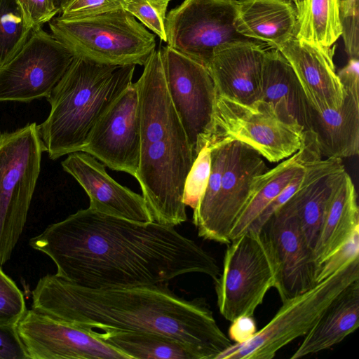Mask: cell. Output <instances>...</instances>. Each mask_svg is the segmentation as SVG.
<instances>
[{"instance_id":"6da1fadb","label":"cell","mask_w":359,"mask_h":359,"mask_svg":"<svg viewBox=\"0 0 359 359\" xmlns=\"http://www.w3.org/2000/svg\"><path fill=\"white\" fill-rule=\"evenodd\" d=\"M49 257L60 278L92 289L168 283L190 273L215 280L216 259L175 226L81 209L29 240Z\"/></svg>"},{"instance_id":"7a4b0ae2","label":"cell","mask_w":359,"mask_h":359,"mask_svg":"<svg viewBox=\"0 0 359 359\" xmlns=\"http://www.w3.org/2000/svg\"><path fill=\"white\" fill-rule=\"evenodd\" d=\"M32 309L86 332H150L184 341L217 359L232 341L203 298L185 299L168 283L92 289L56 274L41 277L32 292Z\"/></svg>"},{"instance_id":"3957f363","label":"cell","mask_w":359,"mask_h":359,"mask_svg":"<svg viewBox=\"0 0 359 359\" xmlns=\"http://www.w3.org/2000/svg\"><path fill=\"white\" fill-rule=\"evenodd\" d=\"M143 66L135 82L140 122L135 178L152 222L175 226L187 219L184 187L196 158L168 94L160 48Z\"/></svg>"},{"instance_id":"277c9868","label":"cell","mask_w":359,"mask_h":359,"mask_svg":"<svg viewBox=\"0 0 359 359\" xmlns=\"http://www.w3.org/2000/svg\"><path fill=\"white\" fill-rule=\"evenodd\" d=\"M135 68L74 57L46 97L50 113L38 125L43 151L50 159L82 151L99 118L133 83Z\"/></svg>"},{"instance_id":"5b68a950","label":"cell","mask_w":359,"mask_h":359,"mask_svg":"<svg viewBox=\"0 0 359 359\" xmlns=\"http://www.w3.org/2000/svg\"><path fill=\"white\" fill-rule=\"evenodd\" d=\"M52 35L75 56L109 65H144L156 48L155 35L121 9L80 18H53Z\"/></svg>"},{"instance_id":"8992f818","label":"cell","mask_w":359,"mask_h":359,"mask_svg":"<svg viewBox=\"0 0 359 359\" xmlns=\"http://www.w3.org/2000/svg\"><path fill=\"white\" fill-rule=\"evenodd\" d=\"M43 151L36 123L0 135V268L23 231Z\"/></svg>"},{"instance_id":"52a82bcc","label":"cell","mask_w":359,"mask_h":359,"mask_svg":"<svg viewBox=\"0 0 359 359\" xmlns=\"http://www.w3.org/2000/svg\"><path fill=\"white\" fill-rule=\"evenodd\" d=\"M227 245L222 269L214 281L219 311L232 322L241 316H254L276 286L278 264L264 228L248 229Z\"/></svg>"},{"instance_id":"ba28073f","label":"cell","mask_w":359,"mask_h":359,"mask_svg":"<svg viewBox=\"0 0 359 359\" xmlns=\"http://www.w3.org/2000/svg\"><path fill=\"white\" fill-rule=\"evenodd\" d=\"M359 280V259L294 297L282 302L271 320L248 341L233 344L217 359H271L283 347L304 337L329 306Z\"/></svg>"},{"instance_id":"9c48e42d","label":"cell","mask_w":359,"mask_h":359,"mask_svg":"<svg viewBox=\"0 0 359 359\" xmlns=\"http://www.w3.org/2000/svg\"><path fill=\"white\" fill-rule=\"evenodd\" d=\"M304 128L284 121L273 104L262 99L244 104L216 94L208 144L238 141L271 163L301 147Z\"/></svg>"},{"instance_id":"30bf717a","label":"cell","mask_w":359,"mask_h":359,"mask_svg":"<svg viewBox=\"0 0 359 359\" xmlns=\"http://www.w3.org/2000/svg\"><path fill=\"white\" fill-rule=\"evenodd\" d=\"M236 0H184L166 15L168 46L208 67L219 46L248 39L235 27Z\"/></svg>"},{"instance_id":"8fae6325","label":"cell","mask_w":359,"mask_h":359,"mask_svg":"<svg viewBox=\"0 0 359 359\" xmlns=\"http://www.w3.org/2000/svg\"><path fill=\"white\" fill-rule=\"evenodd\" d=\"M75 57L52 34L41 27L32 30L21 50L0 67V101L46 98Z\"/></svg>"},{"instance_id":"7c38bea8","label":"cell","mask_w":359,"mask_h":359,"mask_svg":"<svg viewBox=\"0 0 359 359\" xmlns=\"http://www.w3.org/2000/svg\"><path fill=\"white\" fill-rule=\"evenodd\" d=\"M168 94L195 158L208 142L216 90L208 68L168 45L160 48Z\"/></svg>"},{"instance_id":"4fadbf2b","label":"cell","mask_w":359,"mask_h":359,"mask_svg":"<svg viewBox=\"0 0 359 359\" xmlns=\"http://www.w3.org/2000/svg\"><path fill=\"white\" fill-rule=\"evenodd\" d=\"M140 149L138 93L132 83L99 118L81 151L135 177Z\"/></svg>"},{"instance_id":"5bb4252c","label":"cell","mask_w":359,"mask_h":359,"mask_svg":"<svg viewBox=\"0 0 359 359\" xmlns=\"http://www.w3.org/2000/svg\"><path fill=\"white\" fill-rule=\"evenodd\" d=\"M254 149L238 142H229L220 188L205 220L196 227L200 237L228 245L231 229L250 194L255 179L267 168Z\"/></svg>"},{"instance_id":"9a60e30c","label":"cell","mask_w":359,"mask_h":359,"mask_svg":"<svg viewBox=\"0 0 359 359\" xmlns=\"http://www.w3.org/2000/svg\"><path fill=\"white\" fill-rule=\"evenodd\" d=\"M16 328L29 359H128L93 334L33 309Z\"/></svg>"},{"instance_id":"2e32d148","label":"cell","mask_w":359,"mask_h":359,"mask_svg":"<svg viewBox=\"0 0 359 359\" xmlns=\"http://www.w3.org/2000/svg\"><path fill=\"white\" fill-rule=\"evenodd\" d=\"M278 264L276 286L281 301L306 292L316 283L313 252L308 246L291 207L285 203L263 227Z\"/></svg>"},{"instance_id":"e0dca14e","label":"cell","mask_w":359,"mask_h":359,"mask_svg":"<svg viewBox=\"0 0 359 359\" xmlns=\"http://www.w3.org/2000/svg\"><path fill=\"white\" fill-rule=\"evenodd\" d=\"M61 165L88 196L89 208L133 221L152 222L142 195L115 181L107 174L105 165L90 154H69Z\"/></svg>"},{"instance_id":"ac0fdd59","label":"cell","mask_w":359,"mask_h":359,"mask_svg":"<svg viewBox=\"0 0 359 359\" xmlns=\"http://www.w3.org/2000/svg\"><path fill=\"white\" fill-rule=\"evenodd\" d=\"M266 50L261 42L252 39L217 48L207 67L216 94L244 104L260 99Z\"/></svg>"},{"instance_id":"d6986e66","label":"cell","mask_w":359,"mask_h":359,"mask_svg":"<svg viewBox=\"0 0 359 359\" xmlns=\"http://www.w3.org/2000/svg\"><path fill=\"white\" fill-rule=\"evenodd\" d=\"M335 46L320 47L297 39L278 50L292 67L309 104L317 111L338 109L346 93L336 72Z\"/></svg>"},{"instance_id":"ffe728a7","label":"cell","mask_w":359,"mask_h":359,"mask_svg":"<svg viewBox=\"0 0 359 359\" xmlns=\"http://www.w3.org/2000/svg\"><path fill=\"white\" fill-rule=\"evenodd\" d=\"M321 159L315 134L304 130L302 146L296 153L255 179L246 204L231 229L230 241L244 233L297 174Z\"/></svg>"},{"instance_id":"44dd1931","label":"cell","mask_w":359,"mask_h":359,"mask_svg":"<svg viewBox=\"0 0 359 359\" xmlns=\"http://www.w3.org/2000/svg\"><path fill=\"white\" fill-rule=\"evenodd\" d=\"M344 90L338 109L317 111L309 104L306 130L315 134L323 158L342 159L359 151V90Z\"/></svg>"},{"instance_id":"7402d4cb","label":"cell","mask_w":359,"mask_h":359,"mask_svg":"<svg viewBox=\"0 0 359 359\" xmlns=\"http://www.w3.org/2000/svg\"><path fill=\"white\" fill-rule=\"evenodd\" d=\"M235 27L243 36L279 49L296 36L297 13L291 0H236Z\"/></svg>"},{"instance_id":"603a6c76","label":"cell","mask_w":359,"mask_h":359,"mask_svg":"<svg viewBox=\"0 0 359 359\" xmlns=\"http://www.w3.org/2000/svg\"><path fill=\"white\" fill-rule=\"evenodd\" d=\"M260 99L271 102L284 121L307 129L309 102L292 67L278 49L266 50Z\"/></svg>"},{"instance_id":"cb8c5ba5","label":"cell","mask_w":359,"mask_h":359,"mask_svg":"<svg viewBox=\"0 0 359 359\" xmlns=\"http://www.w3.org/2000/svg\"><path fill=\"white\" fill-rule=\"evenodd\" d=\"M359 326V280L350 285L305 334L290 357L297 359L330 348Z\"/></svg>"},{"instance_id":"d4e9b609","label":"cell","mask_w":359,"mask_h":359,"mask_svg":"<svg viewBox=\"0 0 359 359\" xmlns=\"http://www.w3.org/2000/svg\"><path fill=\"white\" fill-rule=\"evenodd\" d=\"M358 229L357 192L346 172L332 196L320 229L313 251L316 266L346 242Z\"/></svg>"},{"instance_id":"484cf974","label":"cell","mask_w":359,"mask_h":359,"mask_svg":"<svg viewBox=\"0 0 359 359\" xmlns=\"http://www.w3.org/2000/svg\"><path fill=\"white\" fill-rule=\"evenodd\" d=\"M346 172L344 165L304 184L287 201L313 252L332 196Z\"/></svg>"},{"instance_id":"4316f807","label":"cell","mask_w":359,"mask_h":359,"mask_svg":"<svg viewBox=\"0 0 359 359\" xmlns=\"http://www.w3.org/2000/svg\"><path fill=\"white\" fill-rule=\"evenodd\" d=\"M90 333L128 359H203L201 353L191 345L163 334L120 331Z\"/></svg>"},{"instance_id":"83f0119b","label":"cell","mask_w":359,"mask_h":359,"mask_svg":"<svg viewBox=\"0 0 359 359\" xmlns=\"http://www.w3.org/2000/svg\"><path fill=\"white\" fill-rule=\"evenodd\" d=\"M341 35L339 0H306L297 16V39L330 48Z\"/></svg>"},{"instance_id":"f1b7e54d","label":"cell","mask_w":359,"mask_h":359,"mask_svg":"<svg viewBox=\"0 0 359 359\" xmlns=\"http://www.w3.org/2000/svg\"><path fill=\"white\" fill-rule=\"evenodd\" d=\"M32 31L16 0H0V67L21 50Z\"/></svg>"},{"instance_id":"f546056e","label":"cell","mask_w":359,"mask_h":359,"mask_svg":"<svg viewBox=\"0 0 359 359\" xmlns=\"http://www.w3.org/2000/svg\"><path fill=\"white\" fill-rule=\"evenodd\" d=\"M211 170V147L208 142L197 154L186 178L183 202L193 210L207 187Z\"/></svg>"},{"instance_id":"4dcf8cb0","label":"cell","mask_w":359,"mask_h":359,"mask_svg":"<svg viewBox=\"0 0 359 359\" xmlns=\"http://www.w3.org/2000/svg\"><path fill=\"white\" fill-rule=\"evenodd\" d=\"M170 0H128L123 10L150 29L161 40L167 41L165 22Z\"/></svg>"},{"instance_id":"1f68e13d","label":"cell","mask_w":359,"mask_h":359,"mask_svg":"<svg viewBox=\"0 0 359 359\" xmlns=\"http://www.w3.org/2000/svg\"><path fill=\"white\" fill-rule=\"evenodd\" d=\"M0 268V325H17L27 311L23 294Z\"/></svg>"},{"instance_id":"d6a6232c","label":"cell","mask_w":359,"mask_h":359,"mask_svg":"<svg viewBox=\"0 0 359 359\" xmlns=\"http://www.w3.org/2000/svg\"><path fill=\"white\" fill-rule=\"evenodd\" d=\"M359 259V229L341 247L320 263L316 269L318 283Z\"/></svg>"},{"instance_id":"836d02e7","label":"cell","mask_w":359,"mask_h":359,"mask_svg":"<svg viewBox=\"0 0 359 359\" xmlns=\"http://www.w3.org/2000/svg\"><path fill=\"white\" fill-rule=\"evenodd\" d=\"M359 0L339 1V18L341 36L349 58L359 56Z\"/></svg>"},{"instance_id":"e575fe53","label":"cell","mask_w":359,"mask_h":359,"mask_svg":"<svg viewBox=\"0 0 359 359\" xmlns=\"http://www.w3.org/2000/svg\"><path fill=\"white\" fill-rule=\"evenodd\" d=\"M128 0H69L60 11L62 18L94 15L124 8Z\"/></svg>"},{"instance_id":"d590c367","label":"cell","mask_w":359,"mask_h":359,"mask_svg":"<svg viewBox=\"0 0 359 359\" xmlns=\"http://www.w3.org/2000/svg\"><path fill=\"white\" fill-rule=\"evenodd\" d=\"M27 27L32 30L42 27L59 13L53 0H16Z\"/></svg>"},{"instance_id":"8d00e7d4","label":"cell","mask_w":359,"mask_h":359,"mask_svg":"<svg viewBox=\"0 0 359 359\" xmlns=\"http://www.w3.org/2000/svg\"><path fill=\"white\" fill-rule=\"evenodd\" d=\"M0 359H29L16 325H0Z\"/></svg>"},{"instance_id":"74e56055","label":"cell","mask_w":359,"mask_h":359,"mask_svg":"<svg viewBox=\"0 0 359 359\" xmlns=\"http://www.w3.org/2000/svg\"><path fill=\"white\" fill-rule=\"evenodd\" d=\"M257 332L253 316H241L231 322L229 337L235 344H243L250 340Z\"/></svg>"},{"instance_id":"f35d334b","label":"cell","mask_w":359,"mask_h":359,"mask_svg":"<svg viewBox=\"0 0 359 359\" xmlns=\"http://www.w3.org/2000/svg\"><path fill=\"white\" fill-rule=\"evenodd\" d=\"M297 9V16L300 15L302 11H303L305 2L306 0H291Z\"/></svg>"},{"instance_id":"ab89813d","label":"cell","mask_w":359,"mask_h":359,"mask_svg":"<svg viewBox=\"0 0 359 359\" xmlns=\"http://www.w3.org/2000/svg\"><path fill=\"white\" fill-rule=\"evenodd\" d=\"M55 7L59 10V13L63 6L68 2L69 0H53Z\"/></svg>"},{"instance_id":"60d3db41","label":"cell","mask_w":359,"mask_h":359,"mask_svg":"<svg viewBox=\"0 0 359 359\" xmlns=\"http://www.w3.org/2000/svg\"><path fill=\"white\" fill-rule=\"evenodd\" d=\"M339 1H346V0H339Z\"/></svg>"}]
</instances>
